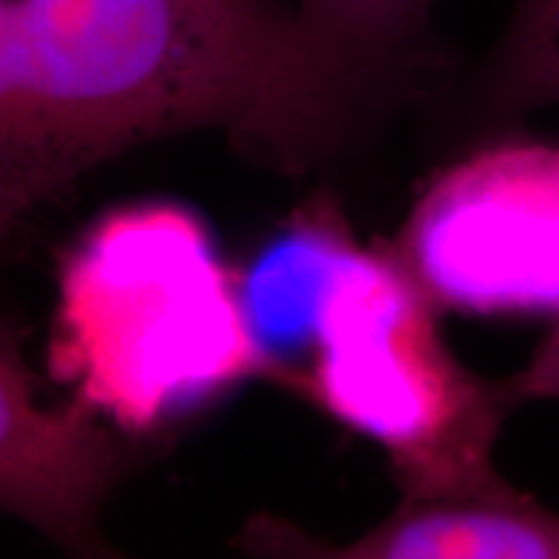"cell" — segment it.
Listing matches in <instances>:
<instances>
[{
    "mask_svg": "<svg viewBox=\"0 0 559 559\" xmlns=\"http://www.w3.org/2000/svg\"><path fill=\"white\" fill-rule=\"evenodd\" d=\"M391 115L280 0H0V264L124 153L221 132L309 174Z\"/></svg>",
    "mask_w": 559,
    "mask_h": 559,
    "instance_id": "6da1fadb",
    "label": "cell"
},
{
    "mask_svg": "<svg viewBox=\"0 0 559 559\" xmlns=\"http://www.w3.org/2000/svg\"><path fill=\"white\" fill-rule=\"evenodd\" d=\"M47 366L124 432H153L260 373L234 275L200 213L171 200L109 210L58 267Z\"/></svg>",
    "mask_w": 559,
    "mask_h": 559,
    "instance_id": "7a4b0ae2",
    "label": "cell"
},
{
    "mask_svg": "<svg viewBox=\"0 0 559 559\" xmlns=\"http://www.w3.org/2000/svg\"><path fill=\"white\" fill-rule=\"evenodd\" d=\"M277 383L379 445L402 500L515 487L495 459L515 412L502 379L453 355L438 309L391 247L349 239Z\"/></svg>",
    "mask_w": 559,
    "mask_h": 559,
    "instance_id": "3957f363",
    "label": "cell"
},
{
    "mask_svg": "<svg viewBox=\"0 0 559 559\" xmlns=\"http://www.w3.org/2000/svg\"><path fill=\"white\" fill-rule=\"evenodd\" d=\"M391 251L438 311L559 317V143L469 151L419 194Z\"/></svg>",
    "mask_w": 559,
    "mask_h": 559,
    "instance_id": "277c9868",
    "label": "cell"
},
{
    "mask_svg": "<svg viewBox=\"0 0 559 559\" xmlns=\"http://www.w3.org/2000/svg\"><path fill=\"white\" fill-rule=\"evenodd\" d=\"M130 456L86 404L41 407L16 337L0 321V510L45 534L68 559H122L102 508Z\"/></svg>",
    "mask_w": 559,
    "mask_h": 559,
    "instance_id": "5b68a950",
    "label": "cell"
},
{
    "mask_svg": "<svg viewBox=\"0 0 559 559\" xmlns=\"http://www.w3.org/2000/svg\"><path fill=\"white\" fill-rule=\"evenodd\" d=\"M230 559H559V510L521 487L498 495L402 500L360 539L332 544L283 515L257 513Z\"/></svg>",
    "mask_w": 559,
    "mask_h": 559,
    "instance_id": "8992f818",
    "label": "cell"
},
{
    "mask_svg": "<svg viewBox=\"0 0 559 559\" xmlns=\"http://www.w3.org/2000/svg\"><path fill=\"white\" fill-rule=\"evenodd\" d=\"M432 0H298L306 32L326 52L412 102L432 66Z\"/></svg>",
    "mask_w": 559,
    "mask_h": 559,
    "instance_id": "52a82bcc",
    "label": "cell"
},
{
    "mask_svg": "<svg viewBox=\"0 0 559 559\" xmlns=\"http://www.w3.org/2000/svg\"><path fill=\"white\" fill-rule=\"evenodd\" d=\"M474 102L495 128L559 107V0H515Z\"/></svg>",
    "mask_w": 559,
    "mask_h": 559,
    "instance_id": "ba28073f",
    "label": "cell"
},
{
    "mask_svg": "<svg viewBox=\"0 0 559 559\" xmlns=\"http://www.w3.org/2000/svg\"><path fill=\"white\" fill-rule=\"evenodd\" d=\"M513 409L531 402H559V317L528 360L502 379Z\"/></svg>",
    "mask_w": 559,
    "mask_h": 559,
    "instance_id": "9c48e42d",
    "label": "cell"
}]
</instances>
